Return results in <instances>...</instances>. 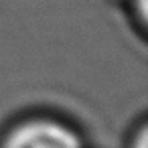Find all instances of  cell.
I'll return each instance as SVG.
<instances>
[{"instance_id": "obj_1", "label": "cell", "mask_w": 148, "mask_h": 148, "mask_svg": "<svg viewBox=\"0 0 148 148\" xmlns=\"http://www.w3.org/2000/svg\"><path fill=\"white\" fill-rule=\"evenodd\" d=\"M4 148H83L79 136L65 124L39 118L29 120L16 126L6 142Z\"/></svg>"}]
</instances>
